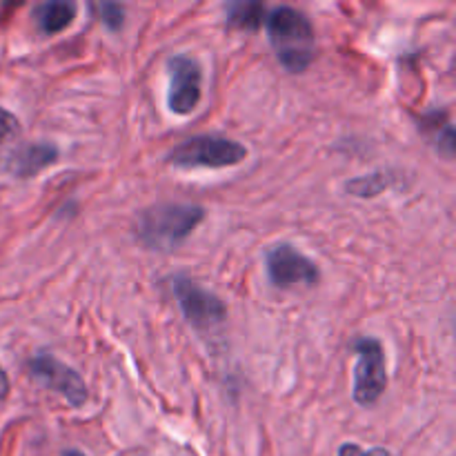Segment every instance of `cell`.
Here are the masks:
<instances>
[{
	"label": "cell",
	"instance_id": "cell-1",
	"mask_svg": "<svg viewBox=\"0 0 456 456\" xmlns=\"http://www.w3.org/2000/svg\"><path fill=\"white\" fill-rule=\"evenodd\" d=\"M267 34L281 65L289 71H303L314 58V29L298 9L279 7L267 16Z\"/></svg>",
	"mask_w": 456,
	"mask_h": 456
},
{
	"label": "cell",
	"instance_id": "cell-2",
	"mask_svg": "<svg viewBox=\"0 0 456 456\" xmlns=\"http://www.w3.org/2000/svg\"><path fill=\"white\" fill-rule=\"evenodd\" d=\"M205 209L199 205L165 203L145 209L136 223V234L147 248L172 249L187 239L200 221Z\"/></svg>",
	"mask_w": 456,
	"mask_h": 456
},
{
	"label": "cell",
	"instance_id": "cell-3",
	"mask_svg": "<svg viewBox=\"0 0 456 456\" xmlns=\"http://www.w3.org/2000/svg\"><path fill=\"white\" fill-rule=\"evenodd\" d=\"M248 156L240 142L223 136H191L167 156L169 165L181 169H221L234 167Z\"/></svg>",
	"mask_w": 456,
	"mask_h": 456
},
{
	"label": "cell",
	"instance_id": "cell-4",
	"mask_svg": "<svg viewBox=\"0 0 456 456\" xmlns=\"http://www.w3.org/2000/svg\"><path fill=\"white\" fill-rule=\"evenodd\" d=\"M359 361L354 368V387L352 395L359 405H372L383 396L387 387L386 354L377 338H359L352 346Z\"/></svg>",
	"mask_w": 456,
	"mask_h": 456
},
{
	"label": "cell",
	"instance_id": "cell-5",
	"mask_svg": "<svg viewBox=\"0 0 456 456\" xmlns=\"http://www.w3.org/2000/svg\"><path fill=\"white\" fill-rule=\"evenodd\" d=\"M27 368H29V374L40 386L61 395L71 408H83L87 403V386L78 377V372L71 370L69 365L61 363L58 359H53L52 354L34 356L27 363Z\"/></svg>",
	"mask_w": 456,
	"mask_h": 456
},
{
	"label": "cell",
	"instance_id": "cell-6",
	"mask_svg": "<svg viewBox=\"0 0 456 456\" xmlns=\"http://www.w3.org/2000/svg\"><path fill=\"white\" fill-rule=\"evenodd\" d=\"M172 292L181 305L183 314L194 328L208 330L212 325L223 323L225 319V303L216 294L208 292L187 276H176L172 281Z\"/></svg>",
	"mask_w": 456,
	"mask_h": 456
},
{
	"label": "cell",
	"instance_id": "cell-7",
	"mask_svg": "<svg viewBox=\"0 0 456 456\" xmlns=\"http://www.w3.org/2000/svg\"><path fill=\"white\" fill-rule=\"evenodd\" d=\"M265 265L267 276L276 288H292L297 283L314 285L319 281V267L288 243L267 249Z\"/></svg>",
	"mask_w": 456,
	"mask_h": 456
},
{
	"label": "cell",
	"instance_id": "cell-8",
	"mask_svg": "<svg viewBox=\"0 0 456 456\" xmlns=\"http://www.w3.org/2000/svg\"><path fill=\"white\" fill-rule=\"evenodd\" d=\"M200 101V67L187 56L169 61V96L167 105L174 114L187 116Z\"/></svg>",
	"mask_w": 456,
	"mask_h": 456
},
{
	"label": "cell",
	"instance_id": "cell-9",
	"mask_svg": "<svg viewBox=\"0 0 456 456\" xmlns=\"http://www.w3.org/2000/svg\"><path fill=\"white\" fill-rule=\"evenodd\" d=\"M58 150L49 142H34V145H27L22 150H18L16 154L9 156V169H12L16 176H36L38 172H43L45 167H49L52 163H56Z\"/></svg>",
	"mask_w": 456,
	"mask_h": 456
},
{
	"label": "cell",
	"instance_id": "cell-10",
	"mask_svg": "<svg viewBox=\"0 0 456 456\" xmlns=\"http://www.w3.org/2000/svg\"><path fill=\"white\" fill-rule=\"evenodd\" d=\"M76 16V4L65 3V0H53V3H45L36 9V20H38L40 29L45 34L53 36L58 31L67 29Z\"/></svg>",
	"mask_w": 456,
	"mask_h": 456
},
{
	"label": "cell",
	"instance_id": "cell-11",
	"mask_svg": "<svg viewBox=\"0 0 456 456\" xmlns=\"http://www.w3.org/2000/svg\"><path fill=\"white\" fill-rule=\"evenodd\" d=\"M265 18V7L261 3H232L227 4V22L239 29H258Z\"/></svg>",
	"mask_w": 456,
	"mask_h": 456
},
{
	"label": "cell",
	"instance_id": "cell-12",
	"mask_svg": "<svg viewBox=\"0 0 456 456\" xmlns=\"http://www.w3.org/2000/svg\"><path fill=\"white\" fill-rule=\"evenodd\" d=\"M387 185H390V181H387L386 174H370V176H361L350 181L346 185V190L350 194L361 196V199H372V196L381 194Z\"/></svg>",
	"mask_w": 456,
	"mask_h": 456
},
{
	"label": "cell",
	"instance_id": "cell-13",
	"mask_svg": "<svg viewBox=\"0 0 456 456\" xmlns=\"http://www.w3.org/2000/svg\"><path fill=\"white\" fill-rule=\"evenodd\" d=\"M98 13H101L102 22L110 29H118L123 25V7L118 3H102L98 4Z\"/></svg>",
	"mask_w": 456,
	"mask_h": 456
},
{
	"label": "cell",
	"instance_id": "cell-14",
	"mask_svg": "<svg viewBox=\"0 0 456 456\" xmlns=\"http://www.w3.org/2000/svg\"><path fill=\"white\" fill-rule=\"evenodd\" d=\"M18 129H20V125H18L16 116L0 107V141L9 138L12 134H18Z\"/></svg>",
	"mask_w": 456,
	"mask_h": 456
},
{
	"label": "cell",
	"instance_id": "cell-15",
	"mask_svg": "<svg viewBox=\"0 0 456 456\" xmlns=\"http://www.w3.org/2000/svg\"><path fill=\"white\" fill-rule=\"evenodd\" d=\"M338 456H390V452L383 448L361 450L356 444H343L341 450H338Z\"/></svg>",
	"mask_w": 456,
	"mask_h": 456
},
{
	"label": "cell",
	"instance_id": "cell-16",
	"mask_svg": "<svg viewBox=\"0 0 456 456\" xmlns=\"http://www.w3.org/2000/svg\"><path fill=\"white\" fill-rule=\"evenodd\" d=\"M7 395H9V379L7 374H4V370L0 368V401H3Z\"/></svg>",
	"mask_w": 456,
	"mask_h": 456
},
{
	"label": "cell",
	"instance_id": "cell-17",
	"mask_svg": "<svg viewBox=\"0 0 456 456\" xmlns=\"http://www.w3.org/2000/svg\"><path fill=\"white\" fill-rule=\"evenodd\" d=\"M62 456H85V454L78 452V450H67V452L62 454Z\"/></svg>",
	"mask_w": 456,
	"mask_h": 456
}]
</instances>
